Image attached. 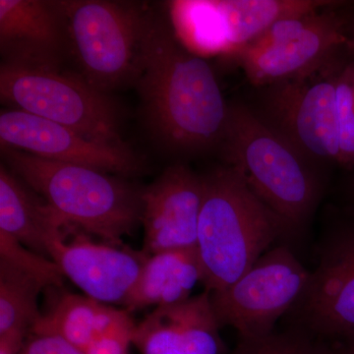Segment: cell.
Instances as JSON below:
<instances>
[{
	"label": "cell",
	"mask_w": 354,
	"mask_h": 354,
	"mask_svg": "<svg viewBox=\"0 0 354 354\" xmlns=\"http://www.w3.org/2000/svg\"><path fill=\"white\" fill-rule=\"evenodd\" d=\"M0 142L36 157L108 174L129 176L141 169V160L127 144L93 141L68 127L19 109L0 113Z\"/></svg>",
	"instance_id": "obj_11"
},
{
	"label": "cell",
	"mask_w": 354,
	"mask_h": 354,
	"mask_svg": "<svg viewBox=\"0 0 354 354\" xmlns=\"http://www.w3.org/2000/svg\"><path fill=\"white\" fill-rule=\"evenodd\" d=\"M67 227L27 184L0 167V232L13 237L35 252L50 258L55 247L64 241Z\"/></svg>",
	"instance_id": "obj_17"
},
{
	"label": "cell",
	"mask_w": 354,
	"mask_h": 354,
	"mask_svg": "<svg viewBox=\"0 0 354 354\" xmlns=\"http://www.w3.org/2000/svg\"><path fill=\"white\" fill-rule=\"evenodd\" d=\"M46 286L30 274L0 262V341L23 344L41 314L39 292Z\"/></svg>",
	"instance_id": "obj_20"
},
{
	"label": "cell",
	"mask_w": 354,
	"mask_h": 354,
	"mask_svg": "<svg viewBox=\"0 0 354 354\" xmlns=\"http://www.w3.org/2000/svg\"><path fill=\"white\" fill-rule=\"evenodd\" d=\"M0 262L30 274L44 286H62L64 274L55 261L21 244L19 241L0 232Z\"/></svg>",
	"instance_id": "obj_23"
},
{
	"label": "cell",
	"mask_w": 354,
	"mask_h": 354,
	"mask_svg": "<svg viewBox=\"0 0 354 354\" xmlns=\"http://www.w3.org/2000/svg\"><path fill=\"white\" fill-rule=\"evenodd\" d=\"M349 32H351V41L354 39V15H351V25H349Z\"/></svg>",
	"instance_id": "obj_28"
},
{
	"label": "cell",
	"mask_w": 354,
	"mask_h": 354,
	"mask_svg": "<svg viewBox=\"0 0 354 354\" xmlns=\"http://www.w3.org/2000/svg\"><path fill=\"white\" fill-rule=\"evenodd\" d=\"M202 177L196 247L205 290L214 292L236 281L274 241L290 235L234 167L218 165Z\"/></svg>",
	"instance_id": "obj_3"
},
{
	"label": "cell",
	"mask_w": 354,
	"mask_h": 354,
	"mask_svg": "<svg viewBox=\"0 0 354 354\" xmlns=\"http://www.w3.org/2000/svg\"><path fill=\"white\" fill-rule=\"evenodd\" d=\"M283 318L321 342L353 337L354 209H339L326 225L315 268Z\"/></svg>",
	"instance_id": "obj_9"
},
{
	"label": "cell",
	"mask_w": 354,
	"mask_h": 354,
	"mask_svg": "<svg viewBox=\"0 0 354 354\" xmlns=\"http://www.w3.org/2000/svg\"><path fill=\"white\" fill-rule=\"evenodd\" d=\"M349 58L306 78L257 88L248 106L268 129L327 169L339 167L335 91Z\"/></svg>",
	"instance_id": "obj_8"
},
{
	"label": "cell",
	"mask_w": 354,
	"mask_h": 354,
	"mask_svg": "<svg viewBox=\"0 0 354 354\" xmlns=\"http://www.w3.org/2000/svg\"><path fill=\"white\" fill-rule=\"evenodd\" d=\"M349 48H351V50H353V53H354V46H351V44H349Z\"/></svg>",
	"instance_id": "obj_29"
},
{
	"label": "cell",
	"mask_w": 354,
	"mask_h": 354,
	"mask_svg": "<svg viewBox=\"0 0 354 354\" xmlns=\"http://www.w3.org/2000/svg\"><path fill=\"white\" fill-rule=\"evenodd\" d=\"M344 2L272 24L234 57L255 88L306 78L348 58L351 13Z\"/></svg>",
	"instance_id": "obj_5"
},
{
	"label": "cell",
	"mask_w": 354,
	"mask_h": 354,
	"mask_svg": "<svg viewBox=\"0 0 354 354\" xmlns=\"http://www.w3.org/2000/svg\"><path fill=\"white\" fill-rule=\"evenodd\" d=\"M19 354H87L59 337L50 335H34L26 342Z\"/></svg>",
	"instance_id": "obj_25"
},
{
	"label": "cell",
	"mask_w": 354,
	"mask_h": 354,
	"mask_svg": "<svg viewBox=\"0 0 354 354\" xmlns=\"http://www.w3.org/2000/svg\"><path fill=\"white\" fill-rule=\"evenodd\" d=\"M136 325L128 315L122 314L85 349L87 354H128L130 344H133Z\"/></svg>",
	"instance_id": "obj_24"
},
{
	"label": "cell",
	"mask_w": 354,
	"mask_h": 354,
	"mask_svg": "<svg viewBox=\"0 0 354 354\" xmlns=\"http://www.w3.org/2000/svg\"><path fill=\"white\" fill-rule=\"evenodd\" d=\"M349 44H351V46H354V39H353V41H349Z\"/></svg>",
	"instance_id": "obj_30"
},
{
	"label": "cell",
	"mask_w": 354,
	"mask_h": 354,
	"mask_svg": "<svg viewBox=\"0 0 354 354\" xmlns=\"http://www.w3.org/2000/svg\"><path fill=\"white\" fill-rule=\"evenodd\" d=\"M203 193L202 176L183 164L167 167L142 190L144 252L196 247Z\"/></svg>",
	"instance_id": "obj_13"
},
{
	"label": "cell",
	"mask_w": 354,
	"mask_h": 354,
	"mask_svg": "<svg viewBox=\"0 0 354 354\" xmlns=\"http://www.w3.org/2000/svg\"><path fill=\"white\" fill-rule=\"evenodd\" d=\"M309 274L290 247H272L234 283L209 292L216 320L241 339L270 334L301 295Z\"/></svg>",
	"instance_id": "obj_10"
},
{
	"label": "cell",
	"mask_w": 354,
	"mask_h": 354,
	"mask_svg": "<svg viewBox=\"0 0 354 354\" xmlns=\"http://www.w3.org/2000/svg\"><path fill=\"white\" fill-rule=\"evenodd\" d=\"M221 328L205 290L153 309L136 325L133 344L141 354H223Z\"/></svg>",
	"instance_id": "obj_16"
},
{
	"label": "cell",
	"mask_w": 354,
	"mask_h": 354,
	"mask_svg": "<svg viewBox=\"0 0 354 354\" xmlns=\"http://www.w3.org/2000/svg\"><path fill=\"white\" fill-rule=\"evenodd\" d=\"M330 0H215L197 1L195 36L207 57L234 58L274 23L333 6Z\"/></svg>",
	"instance_id": "obj_12"
},
{
	"label": "cell",
	"mask_w": 354,
	"mask_h": 354,
	"mask_svg": "<svg viewBox=\"0 0 354 354\" xmlns=\"http://www.w3.org/2000/svg\"><path fill=\"white\" fill-rule=\"evenodd\" d=\"M133 85L147 128L167 153L195 157L220 150L230 104L213 68L180 43L169 22L149 11Z\"/></svg>",
	"instance_id": "obj_1"
},
{
	"label": "cell",
	"mask_w": 354,
	"mask_h": 354,
	"mask_svg": "<svg viewBox=\"0 0 354 354\" xmlns=\"http://www.w3.org/2000/svg\"><path fill=\"white\" fill-rule=\"evenodd\" d=\"M199 281L203 283V269L197 247L153 254L124 306L130 312L180 304L189 299Z\"/></svg>",
	"instance_id": "obj_18"
},
{
	"label": "cell",
	"mask_w": 354,
	"mask_h": 354,
	"mask_svg": "<svg viewBox=\"0 0 354 354\" xmlns=\"http://www.w3.org/2000/svg\"><path fill=\"white\" fill-rule=\"evenodd\" d=\"M6 165L71 230L120 246L142 218V190L108 172L64 164L1 145Z\"/></svg>",
	"instance_id": "obj_4"
},
{
	"label": "cell",
	"mask_w": 354,
	"mask_h": 354,
	"mask_svg": "<svg viewBox=\"0 0 354 354\" xmlns=\"http://www.w3.org/2000/svg\"><path fill=\"white\" fill-rule=\"evenodd\" d=\"M124 311L113 308L86 295H62L50 312L41 315L31 330L32 335L62 337L85 351Z\"/></svg>",
	"instance_id": "obj_19"
},
{
	"label": "cell",
	"mask_w": 354,
	"mask_h": 354,
	"mask_svg": "<svg viewBox=\"0 0 354 354\" xmlns=\"http://www.w3.org/2000/svg\"><path fill=\"white\" fill-rule=\"evenodd\" d=\"M346 195L348 200V207L354 209V169L349 171V176L346 184Z\"/></svg>",
	"instance_id": "obj_27"
},
{
	"label": "cell",
	"mask_w": 354,
	"mask_h": 354,
	"mask_svg": "<svg viewBox=\"0 0 354 354\" xmlns=\"http://www.w3.org/2000/svg\"><path fill=\"white\" fill-rule=\"evenodd\" d=\"M225 165L285 223L290 237L302 234L325 195L327 167L305 157L268 129L242 102H230L220 148Z\"/></svg>",
	"instance_id": "obj_2"
},
{
	"label": "cell",
	"mask_w": 354,
	"mask_h": 354,
	"mask_svg": "<svg viewBox=\"0 0 354 354\" xmlns=\"http://www.w3.org/2000/svg\"><path fill=\"white\" fill-rule=\"evenodd\" d=\"M337 342V348L330 351L332 354H354V335Z\"/></svg>",
	"instance_id": "obj_26"
},
{
	"label": "cell",
	"mask_w": 354,
	"mask_h": 354,
	"mask_svg": "<svg viewBox=\"0 0 354 354\" xmlns=\"http://www.w3.org/2000/svg\"><path fill=\"white\" fill-rule=\"evenodd\" d=\"M148 256L144 251L95 243L79 235L71 242L60 241L50 259L86 297L106 305H124Z\"/></svg>",
	"instance_id": "obj_14"
},
{
	"label": "cell",
	"mask_w": 354,
	"mask_h": 354,
	"mask_svg": "<svg viewBox=\"0 0 354 354\" xmlns=\"http://www.w3.org/2000/svg\"><path fill=\"white\" fill-rule=\"evenodd\" d=\"M86 82L106 93L134 83L147 11L130 2L57 1Z\"/></svg>",
	"instance_id": "obj_6"
},
{
	"label": "cell",
	"mask_w": 354,
	"mask_h": 354,
	"mask_svg": "<svg viewBox=\"0 0 354 354\" xmlns=\"http://www.w3.org/2000/svg\"><path fill=\"white\" fill-rule=\"evenodd\" d=\"M335 102L339 167L351 171L354 169V53L337 74Z\"/></svg>",
	"instance_id": "obj_22"
},
{
	"label": "cell",
	"mask_w": 354,
	"mask_h": 354,
	"mask_svg": "<svg viewBox=\"0 0 354 354\" xmlns=\"http://www.w3.org/2000/svg\"><path fill=\"white\" fill-rule=\"evenodd\" d=\"M230 354H332V351L304 330L288 327L261 337H239Z\"/></svg>",
	"instance_id": "obj_21"
},
{
	"label": "cell",
	"mask_w": 354,
	"mask_h": 354,
	"mask_svg": "<svg viewBox=\"0 0 354 354\" xmlns=\"http://www.w3.org/2000/svg\"><path fill=\"white\" fill-rule=\"evenodd\" d=\"M0 97L13 109L64 125L93 141L125 145L120 106L79 75L1 64Z\"/></svg>",
	"instance_id": "obj_7"
},
{
	"label": "cell",
	"mask_w": 354,
	"mask_h": 354,
	"mask_svg": "<svg viewBox=\"0 0 354 354\" xmlns=\"http://www.w3.org/2000/svg\"><path fill=\"white\" fill-rule=\"evenodd\" d=\"M67 46L57 1L0 0L2 64L60 70Z\"/></svg>",
	"instance_id": "obj_15"
}]
</instances>
